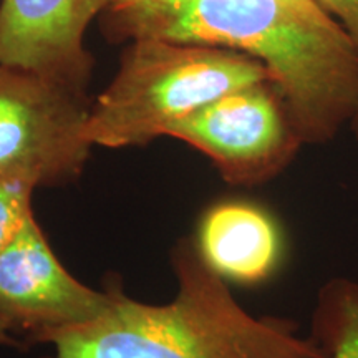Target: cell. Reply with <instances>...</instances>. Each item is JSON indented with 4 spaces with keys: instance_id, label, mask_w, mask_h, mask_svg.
<instances>
[{
    "instance_id": "cell-5",
    "label": "cell",
    "mask_w": 358,
    "mask_h": 358,
    "mask_svg": "<svg viewBox=\"0 0 358 358\" xmlns=\"http://www.w3.org/2000/svg\"><path fill=\"white\" fill-rule=\"evenodd\" d=\"M168 136L208 156L222 179L237 186L277 176L303 145L272 80L206 103L174 124Z\"/></svg>"
},
{
    "instance_id": "cell-6",
    "label": "cell",
    "mask_w": 358,
    "mask_h": 358,
    "mask_svg": "<svg viewBox=\"0 0 358 358\" xmlns=\"http://www.w3.org/2000/svg\"><path fill=\"white\" fill-rule=\"evenodd\" d=\"M111 290L75 279L45 239L35 214L0 252V319L15 337L43 343L48 335L96 319Z\"/></svg>"
},
{
    "instance_id": "cell-1",
    "label": "cell",
    "mask_w": 358,
    "mask_h": 358,
    "mask_svg": "<svg viewBox=\"0 0 358 358\" xmlns=\"http://www.w3.org/2000/svg\"><path fill=\"white\" fill-rule=\"evenodd\" d=\"M111 42L158 38L245 53L264 64L303 145L358 113V50L317 0H113Z\"/></svg>"
},
{
    "instance_id": "cell-2",
    "label": "cell",
    "mask_w": 358,
    "mask_h": 358,
    "mask_svg": "<svg viewBox=\"0 0 358 358\" xmlns=\"http://www.w3.org/2000/svg\"><path fill=\"white\" fill-rule=\"evenodd\" d=\"M171 266V302H138L111 285L101 315L43 340L52 347L47 358H329L315 334L303 338L294 322L244 310L194 237L178 241Z\"/></svg>"
},
{
    "instance_id": "cell-12",
    "label": "cell",
    "mask_w": 358,
    "mask_h": 358,
    "mask_svg": "<svg viewBox=\"0 0 358 358\" xmlns=\"http://www.w3.org/2000/svg\"><path fill=\"white\" fill-rule=\"evenodd\" d=\"M0 347H24V342H20V338L12 334L2 319H0Z\"/></svg>"
},
{
    "instance_id": "cell-3",
    "label": "cell",
    "mask_w": 358,
    "mask_h": 358,
    "mask_svg": "<svg viewBox=\"0 0 358 358\" xmlns=\"http://www.w3.org/2000/svg\"><path fill=\"white\" fill-rule=\"evenodd\" d=\"M264 80H272L264 64L231 48L133 40L92 101L85 134L93 146H145L206 103Z\"/></svg>"
},
{
    "instance_id": "cell-10",
    "label": "cell",
    "mask_w": 358,
    "mask_h": 358,
    "mask_svg": "<svg viewBox=\"0 0 358 358\" xmlns=\"http://www.w3.org/2000/svg\"><path fill=\"white\" fill-rule=\"evenodd\" d=\"M37 187L17 179H0V252L15 239L34 216L32 196Z\"/></svg>"
},
{
    "instance_id": "cell-14",
    "label": "cell",
    "mask_w": 358,
    "mask_h": 358,
    "mask_svg": "<svg viewBox=\"0 0 358 358\" xmlns=\"http://www.w3.org/2000/svg\"><path fill=\"white\" fill-rule=\"evenodd\" d=\"M0 6H2V0H0Z\"/></svg>"
},
{
    "instance_id": "cell-11",
    "label": "cell",
    "mask_w": 358,
    "mask_h": 358,
    "mask_svg": "<svg viewBox=\"0 0 358 358\" xmlns=\"http://www.w3.org/2000/svg\"><path fill=\"white\" fill-rule=\"evenodd\" d=\"M352 38L358 50V0H317Z\"/></svg>"
},
{
    "instance_id": "cell-8",
    "label": "cell",
    "mask_w": 358,
    "mask_h": 358,
    "mask_svg": "<svg viewBox=\"0 0 358 358\" xmlns=\"http://www.w3.org/2000/svg\"><path fill=\"white\" fill-rule=\"evenodd\" d=\"M194 243L217 275L237 284L266 280L282 256V237L274 219L244 201L211 206L201 217Z\"/></svg>"
},
{
    "instance_id": "cell-4",
    "label": "cell",
    "mask_w": 358,
    "mask_h": 358,
    "mask_svg": "<svg viewBox=\"0 0 358 358\" xmlns=\"http://www.w3.org/2000/svg\"><path fill=\"white\" fill-rule=\"evenodd\" d=\"M90 106L87 93L0 66V179L37 189L77 181L93 148L85 134Z\"/></svg>"
},
{
    "instance_id": "cell-9",
    "label": "cell",
    "mask_w": 358,
    "mask_h": 358,
    "mask_svg": "<svg viewBox=\"0 0 358 358\" xmlns=\"http://www.w3.org/2000/svg\"><path fill=\"white\" fill-rule=\"evenodd\" d=\"M313 334L329 348V358H358V285L334 282L322 292Z\"/></svg>"
},
{
    "instance_id": "cell-13",
    "label": "cell",
    "mask_w": 358,
    "mask_h": 358,
    "mask_svg": "<svg viewBox=\"0 0 358 358\" xmlns=\"http://www.w3.org/2000/svg\"><path fill=\"white\" fill-rule=\"evenodd\" d=\"M352 128H353V131H355V134H357V138H358V113L353 116V120H352Z\"/></svg>"
},
{
    "instance_id": "cell-7",
    "label": "cell",
    "mask_w": 358,
    "mask_h": 358,
    "mask_svg": "<svg viewBox=\"0 0 358 358\" xmlns=\"http://www.w3.org/2000/svg\"><path fill=\"white\" fill-rule=\"evenodd\" d=\"M113 0H2L0 66L40 75L87 93L93 57L87 29Z\"/></svg>"
}]
</instances>
